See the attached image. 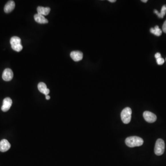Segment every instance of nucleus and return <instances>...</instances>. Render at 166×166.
I'll list each match as a JSON object with an SVG mask.
<instances>
[{
    "mask_svg": "<svg viewBox=\"0 0 166 166\" xmlns=\"http://www.w3.org/2000/svg\"><path fill=\"white\" fill-rule=\"evenodd\" d=\"M15 7V1H9L6 3L4 7V12L6 13H9L14 9Z\"/></svg>",
    "mask_w": 166,
    "mask_h": 166,
    "instance_id": "nucleus-10",
    "label": "nucleus"
},
{
    "mask_svg": "<svg viewBox=\"0 0 166 166\" xmlns=\"http://www.w3.org/2000/svg\"><path fill=\"white\" fill-rule=\"evenodd\" d=\"M150 31L151 33L157 36H160L162 34L161 30L159 28V26L158 25H156L154 28H151Z\"/></svg>",
    "mask_w": 166,
    "mask_h": 166,
    "instance_id": "nucleus-15",
    "label": "nucleus"
},
{
    "mask_svg": "<svg viewBox=\"0 0 166 166\" xmlns=\"http://www.w3.org/2000/svg\"><path fill=\"white\" fill-rule=\"evenodd\" d=\"M116 1V0H109V1L110 3H115Z\"/></svg>",
    "mask_w": 166,
    "mask_h": 166,
    "instance_id": "nucleus-19",
    "label": "nucleus"
},
{
    "mask_svg": "<svg viewBox=\"0 0 166 166\" xmlns=\"http://www.w3.org/2000/svg\"><path fill=\"white\" fill-rule=\"evenodd\" d=\"M70 56L74 61H79L82 60L83 54L79 51H73L71 53Z\"/></svg>",
    "mask_w": 166,
    "mask_h": 166,
    "instance_id": "nucleus-8",
    "label": "nucleus"
},
{
    "mask_svg": "<svg viewBox=\"0 0 166 166\" xmlns=\"http://www.w3.org/2000/svg\"><path fill=\"white\" fill-rule=\"evenodd\" d=\"M50 96H49V95H47V96H46V99H47V100H49V99H50Z\"/></svg>",
    "mask_w": 166,
    "mask_h": 166,
    "instance_id": "nucleus-20",
    "label": "nucleus"
},
{
    "mask_svg": "<svg viewBox=\"0 0 166 166\" xmlns=\"http://www.w3.org/2000/svg\"><path fill=\"white\" fill-rule=\"evenodd\" d=\"M13 77V73L10 68H6L3 72L2 78L4 81H9L12 80Z\"/></svg>",
    "mask_w": 166,
    "mask_h": 166,
    "instance_id": "nucleus-6",
    "label": "nucleus"
},
{
    "mask_svg": "<svg viewBox=\"0 0 166 166\" xmlns=\"http://www.w3.org/2000/svg\"><path fill=\"white\" fill-rule=\"evenodd\" d=\"M34 18L36 22L39 24H47L49 22L48 20L46 19L44 16L39 15L38 13H37L34 16Z\"/></svg>",
    "mask_w": 166,
    "mask_h": 166,
    "instance_id": "nucleus-12",
    "label": "nucleus"
},
{
    "mask_svg": "<svg viewBox=\"0 0 166 166\" xmlns=\"http://www.w3.org/2000/svg\"></svg>",
    "mask_w": 166,
    "mask_h": 166,
    "instance_id": "nucleus-22",
    "label": "nucleus"
},
{
    "mask_svg": "<svg viewBox=\"0 0 166 166\" xmlns=\"http://www.w3.org/2000/svg\"><path fill=\"white\" fill-rule=\"evenodd\" d=\"M132 111L129 107L125 108L121 113V119L123 123L127 124L130 123L131 120Z\"/></svg>",
    "mask_w": 166,
    "mask_h": 166,
    "instance_id": "nucleus-3",
    "label": "nucleus"
},
{
    "mask_svg": "<svg viewBox=\"0 0 166 166\" xmlns=\"http://www.w3.org/2000/svg\"><path fill=\"white\" fill-rule=\"evenodd\" d=\"M163 30L164 33H166V20L164 23H163Z\"/></svg>",
    "mask_w": 166,
    "mask_h": 166,
    "instance_id": "nucleus-17",
    "label": "nucleus"
},
{
    "mask_svg": "<svg viewBox=\"0 0 166 166\" xmlns=\"http://www.w3.org/2000/svg\"><path fill=\"white\" fill-rule=\"evenodd\" d=\"M155 59H157L160 58L161 57V55L160 53H157L155 54Z\"/></svg>",
    "mask_w": 166,
    "mask_h": 166,
    "instance_id": "nucleus-18",
    "label": "nucleus"
},
{
    "mask_svg": "<svg viewBox=\"0 0 166 166\" xmlns=\"http://www.w3.org/2000/svg\"><path fill=\"white\" fill-rule=\"evenodd\" d=\"M154 12L159 18H163L164 16L165 15L166 13V5H163L162 7L160 13H159V12L156 9H155L154 10Z\"/></svg>",
    "mask_w": 166,
    "mask_h": 166,
    "instance_id": "nucleus-14",
    "label": "nucleus"
},
{
    "mask_svg": "<svg viewBox=\"0 0 166 166\" xmlns=\"http://www.w3.org/2000/svg\"><path fill=\"white\" fill-rule=\"evenodd\" d=\"M143 117L145 120L149 123L155 122L157 119L156 115L153 114V113L148 111H146L143 112Z\"/></svg>",
    "mask_w": 166,
    "mask_h": 166,
    "instance_id": "nucleus-5",
    "label": "nucleus"
},
{
    "mask_svg": "<svg viewBox=\"0 0 166 166\" xmlns=\"http://www.w3.org/2000/svg\"><path fill=\"white\" fill-rule=\"evenodd\" d=\"M125 144L128 147H139L143 145V140L142 138L137 136H131L127 137L125 140Z\"/></svg>",
    "mask_w": 166,
    "mask_h": 166,
    "instance_id": "nucleus-1",
    "label": "nucleus"
},
{
    "mask_svg": "<svg viewBox=\"0 0 166 166\" xmlns=\"http://www.w3.org/2000/svg\"><path fill=\"white\" fill-rule=\"evenodd\" d=\"M12 104V100L9 97H6L3 101V105L1 110L3 112H7L10 109Z\"/></svg>",
    "mask_w": 166,
    "mask_h": 166,
    "instance_id": "nucleus-7",
    "label": "nucleus"
},
{
    "mask_svg": "<svg viewBox=\"0 0 166 166\" xmlns=\"http://www.w3.org/2000/svg\"><path fill=\"white\" fill-rule=\"evenodd\" d=\"M37 13L42 15L46 16L49 14L50 8L49 7H43L39 6L37 7Z\"/></svg>",
    "mask_w": 166,
    "mask_h": 166,
    "instance_id": "nucleus-13",
    "label": "nucleus"
},
{
    "mask_svg": "<svg viewBox=\"0 0 166 166\" xmlns=\"http://www.w3.org/2000/svg\"><path fill=\"white\" fill-rule=\"evenodd\" d=\"M11 147V145L6 139H3L0 142V151L3 152L8 151Z\"/></svg>",
    "mask_w": 166,
    "mask_h": 166,
    "instance_id": "nucleus-9",
    "label": "nucleus"
},
{
    "mask_svg": "<svg viewBox=\"0 0 166 166\" xmlns=\"http://www.w3.org/2000/svg\"><path fill=\"white\" fill-rule=\"evenodd\" d=\"M147 1H147V0H142V1H142V2H143V3H146V2H147Z\"/></svg>",
    "mask_w": 166,
    "mask_h": 166,
    "instance_id": "nucleus-21",
    "label": "nucleus"
},
{
    "mask_svg": "<svg viewBox=\"0 0 166 166\" xmlns=\"http://www.w3.org/2000/svg\"><path fill=\"white\" fill-rule=\"evenodd\" d=\"M38 89L40 92L44 94L46 96L49 93V90L47 88V85L43 82H40L38 85Z\"/></svg>",
    "mask_w": 166,
    "mask_h": 166,
    "instance_id": "nucleus-11",
    "label": "nucleus"
},
{
    "mask_svg": "<svg viewBox=\"0 0 166 166\" xmlns=\"http://www.w3.org/2000/svg\"><path fill=\"white\" fill-rule=\"evenodd\" d=\"M164 61H164V59H163V58L161 57L160 58L157 59V63L159 65H163L164 63Z\"/></svg>",
    "mask_w": 166,
    "mask_h": 166,
    "instance_id": "nucleus-16",
    "label": "nucleus"
},
{
    "mask_svg": "<svg viewBox=\"0 0 166 166\" xmlns=\"http://www.w3.org/2000/svg\"><path fill=\"white\" fill-rule=\"evenodd\" d=\"M165 143L162 139H159L155 143V153L157 155H161L163 154L165 151Z\"/></svg>",
    "mask_w": 166,
    "mask_h": 166,
    "instance_id": "nucleus-4",
    "label": "nucleus"
},
{
    "mask_svg": "<svg viewBox=\"0 0 166 166\" xmlns=\"http://www.w3.org/2000/svg\"><path fill=\"white\" fill-rule=\"evenodd\" d=\"M21 43V38L16 36L12 37L10 39V44L12 49L16 51L20 52L23 49V46Z\"/></svg>",
    "mask_w": 166,
    "mask_h": 166,
    "instance_id": "nucleus-2",
    "label": "nucleus"
}]
</instances>
